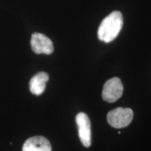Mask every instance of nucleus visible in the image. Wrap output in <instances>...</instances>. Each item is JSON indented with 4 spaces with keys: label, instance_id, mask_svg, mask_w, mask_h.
Segmentation results:
<instances>
[{
    "label": "nucleus",
    "instance_id": "obj_5",
    "mask_svg": "<svg viewBox=\"0 0 151 151\" xmlns=\"http://www.w3.org/2000/svg\"><path fill=\"white\" fill-rule=\"evenodd\" d=\"M32 49L37 54L50 55L54 50L53 43L46 36L41 33H34L31 38Z\"/></svg>",
    "mask_w": 151,
    "mask_h": 151
},
{
    "label": "nucleus",
    "instance_id": "obj_6",
    "mask_svg": "<svg viewBox=\"0 0 151 151\" xmlns=\"http://www.w3.org/2000/svg\"><path fill=\"white\" fill-rule=\"evenodd\" d=\"M50 142L46 138L37 136L28 139L22 146V151H51Z\"/></svg>",
    "mask_w": 151,
    "mask_h": 151
},
{
    "label": "nucleus",
    "instance_id": "obj_3",
    "mask_svg": "<svg viewBox=\"0 0 151 151\" xmlns=\"http://www.w3.org/2000/svg\"><path fill=\"white\" fill-rule=\"evenodd\" d=\"M123 85L117 77L109 79L105 83L102 90V98L107 102L113 103L121 97L123 93Z\"/></svg>",
    "mask_w": 151,
    "mask_h": 151
},
{
    "label": "nucleus",
    "instance_id": "obj_4",
    "mask_svg": "<svg viewBox=\"0 0 151 151\" xmlns=\"http://www.w3.org/2000/svg\"><path fill=\"white\" fill-rule=\"evenodd\" d=\"M76 122L78 129L79 139L85 147L91 146V123L85 113H79L76 117Z\"/></svg>",
    "mask_w": 151,
    "mask_h": 151
},
{
    "label": "nucleus",
    "instance_id": "obj_1",
    "mask_svg": "<svg viewBox=\"0 0 151 151\" xmlns=\"http://www.w3.org/2000/svg\"><path fill=\"white\" fill-rule=\"evenodd\" d=\"M123 25V17L120 11L111 13L101 21L97 31L100 41L109 43L114 40L120 33Z\"/></svg>",
    "mask_w": 151,
    "mask_h": 151
},
{
    "label": "nucleus",
    "instance_id": "obj_2",
    "mask_svg": "<svg viewBox=\"0 0 151 151\" xmlns=\"http://www.w3.org/2000/svg\"><path fill=\"white\" fill-rule=\"evenodd\" d=\"M133 116V111L131 109L118 107L109 111L107 114V121L111 127L120 129L129 125Z\"/></svg>",
    "mask_w": 151,
    "mask_h": 151
},
{
    "label": "nucleus",
    "instance_id": "obj_7",
    "mask_svg": "<svg viewBox=\"0 0 151 151\" xmlns=\"http://www.w3.org/2000/svg\"><path fill=\"white\" fill-rule=\"evenodd\" d=\"M49 76L47 73L43 71L37 73L29 81L30 92L35 95H41L46 89V85Z\"/></svg>",
    "mask_w": 151,
    "mask_h": 151
}]
</instances>
